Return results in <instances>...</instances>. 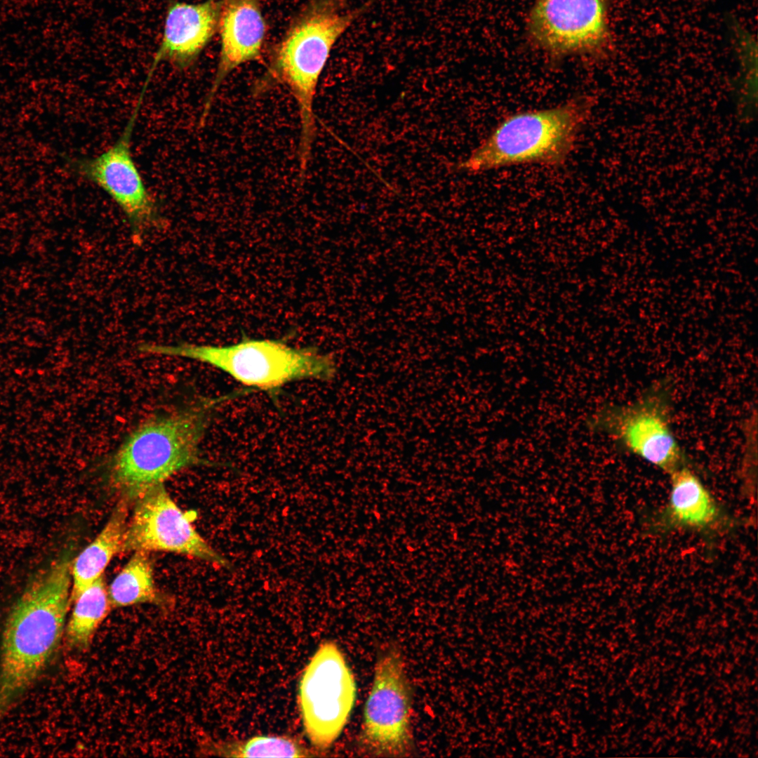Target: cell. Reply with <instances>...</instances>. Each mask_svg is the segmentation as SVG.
Instances as JSON below:
<instances>
[{
    "mask_svg": "<svg viewBox=\"0 0 758 758\" xmlns=\"http://www.w3.org/2000/svg\"><path fill=\"white\" fill-rule=\"evenodd\" d=\"M144 96L140 92L124 131L111 146L93 157L65 159L72 172L99 187L117 204L135 242L164 225L157 201L147 190L131 151L132 134Z\"/></svg>",
    "mask_w": 758,
    "mask_h": 758,
    "instance_id": "obj_8",
    "label": "cell"
},
{
    "mask_svg": "<svg viewBox=\"0 0 758 758\" xmlns=\"http://www.w3.org/2000/svg\"><path fill=\"white\" fill-rule=\"evenodd\" d=\"M72 561L65 554L38 573L13 604L0 646V719L50 664L65 635Z\"/></svg>",
    "mask_w": 758,
    "mask_h": 758,
    "instance_id": "obj_1",
    "label": "cell"
},
{
    "mask_svg": "<svg viewBox=\"0 0 758 758\" xmlns=\"http://www.w3.org/2000/svg\"><path fill=\"white\" fill-rule=\"evenodd\" d=\"M204 752L236 757H307L310 750L296 740L281 736H259L245 741L213 745L204 747Z\"/></svg>",
    "mask_w": 758,
    "mask_h": 758,
    "instance_id": "obj_18",
    "label": "cell"
},
{
    "mask_svg": "<svg viewBox=\"0 0 758 758\" xmlns=\"http://www.w3.org/2000/svg\"><path fill=\"white\" fill-rule=\"evenodd\" d=\"M138 349L206 364L253 391L275 392L291 383L305 380L328 382L338 372L331 354L315 348L293 347L281 340L244 338L228 345L144 343Z\"/></svg>",
    "mask_w": 758,
    "mask_h": 758,
    "instance_id": "obj_5",
    "label": "cell"
},
{
    "mask_svg": "<svg viewBox=\"0 0 758 758\" xmlns=\"http://www.w3.org/2000/svg\"><path fill=\"white\" fill-rule=\"evenodd\" d=\"M591 109L590 98L581 96L554 107L512 114L456 168L480 173L514 165H561Z\"/></svg>",
    "mask_w": 758,
    "mask_h": 758,
    "instance_id": "obj_4",
    "label": "cell"
},
{
    "mask_svg": "<svg viewBox=\"0 0 758 758\" xmlns=\"http://www.w3.org/2000/svg\"><path fill=\"white\" fill-rule=\"evenodd\" d=\"M608 0H534L526 21L531 45L553 59L601 57L611 48Z\"/></svg>",
    "mask_w": 758,
    "mask_h": 758,
    "instance_id": "obj_10",
    "label": "cell"
},
{
    "mask_svg": "<svg viewBox=\"0 0 758 758\" xmlns=\"http://www.w3.org/2000/svg\"><path fill=\"white\" fill-rule=\"evenodd\" d=\"M221 0L169 2L162 36L145 79L149 84L157 67L167 62L178 70L193 65L218 29Z\"/></svg>",
    "mask_w": 758,
    "mask_h": 758,
    "instance_id": "obj_13",
    "label": "cell"
},
{
    "mask_svg": "<svg viewBox=\"0 0 758 758\" xmlns=\"http://www.w3.org/2000/svg\"><path fill=\"white\" fill-rule=\"evenodd\" d=\"M671 399L669 385L660 383L629 404L601 406L587 417L585 426L670 474L685 463L672 429Z\"/></svg>",
    "mask_w": 758,
    "mask_h": 758,
    "instance_id": "obj_6",
    "label": "cell"
},
{
    "mask_svg": "<svg viewBox=\"0 0 758 758\" xmlns=\"http://www.w3.org/2000/svg\"><path fill=\"white\" fill-rule=\"evenodd\" d=\"M147 552H135L107 588L112 608L149 604L168 606L170 600L157 587Z\"/></svg>",
    "mask_w": 758,
    "mask_h": 758,
    "instance_id": "obj_17",
    "label": "cell"
},
{
    "mask_svg": "<svg viewBox=\"0 0 758 758\" xmlns=\"http://www.w3.org/2000/svg\"><path fill=\"white\" fill-rule=\"evenodd\" d=\"M127 524V501L123 499L100 533L72 561L70 600L101 577L112 558L123 551Z\"/></svg>",
    "mask_w": 758,
    "mask_h": 758,
    "instance_id": "obj_15",
    "label": "cell"
},
{
    "mask_svg": "<svg viewBox=\"0 0 758 758\" xmlns=\"http://www.w3.org/2000/svg\"><path fill=\"white\" fill-rule=\"evenodd\" d=\"M412 691L401 652L393 646L381 651L364 707L359 743L366 754L405 757L413 749Z\"/></svg>",
    "mask_w": 758,
    "mask_h": 758,
    "instance_id": "obj_7",
    "label": "cell"
},
{
    "mask_svg": "<svg viewBox=\"0 0 758 758\" xmlns=\"http://www.w3.org/2000/svg\"><path fill=\"white\" fill-rule=\"evenodd\" d=\"M371 3L350 10L346 0H309L275 50L267 74L284 84L296 102L302 166L310 161L315 137L314 102L319 77L335 44Z\"/></svg>",
    "mask_w": 758,
    "mask_h": 758,
    "instance_id": "obj_3",
    "label": "cell"
},
{
    "mask_svg": "<svg viewBox=\"0 0 758 758\" xmlns=\"http://www.w3.org/2000/svg\"><path fill=\"white\" fill-rule=\"evenodd\" d=\"M218 29L220 36L219 60L204 100L201 125L227 77L240 65L257 60L261 55L266 30L261 0H221Z\"/></svg>",
    "mask_w": 758,
    "mask_h": 758,
    "instance_id": "obj_12",
    "label": "cell"
},
{
    "mask_svg": "<svg viewBox=\"0 0 758 758\" xmlns=\"http://www.w3.org/2000/svg\"><path fill=\"white\" fill-rule=\"evenodd\" d=\"M135 500L123 551L173 552L230 566L196 530L197 513L180 508L163 484L148 488Z\"/></svg>",
    "mask_w": 758,
    "mask_h": 758,
    "instance_id": "obj_11",
    "label": "cell"
},
{
    "mask_svg": "<svg viewBox=\"0 0 758 758\" xmlns=\"http://www.w3.org/2000/svg\"><path fill=\"white\" fill-rule=\"evenodd\" d=\"M670 475L671 491L663 522L674 528L712 526L718 519L719 508L696 474L684 463Z\"/></svg>",
    "mask_w": 758,
    "mask_h": 758,
    "instance_id": "obj_14",
    "label": "cell"
},
{
    "mask_svg": "<svg viewBox=\"0 0 758 758\" xmlns=\"http://www.w3.org/2000/svg\"><path fill=\"white\" fill-rule=\"evenodd\" d=\"M241 394L199 399L140 422L109 460L111 486L130 500L185 468L208 464L201 458L199 446L212 413Z\"/></svg>",
    "mask_w": 758,
    "mask_h": 758,
    "instance_id": "obj_2",
    "label": "cell"
},
{
    "mask_svg": "<svg viewBox=\"0 0 758 758\" xmlns=\"http://www.w3.org/2000/svg\"><path fill=\"white\" fill-rule=\"evenodd\" d=\"M72 611L67 620L65 640L67 646L86 651L112 608L103 575L70 600Z\"/></svg>",
    "mask_w": 758,
    "mask_h": 758,
    "instance_id": "obj_16",
    "label": "cell"
},
{
    "mask_svg": "<svg viewBox=\"0 0 758 758\" xmlns=\"http://www.w3.org/2000/svg\"><path fill=\"white\" fill-rule=\"evenodd\" d=\"M298 701L305 732L324 750L340 736L353 710L357 683L337 644H320L301 676Z\"/></svg>",
    "mask_w": 758,
    "mask_h": 758,
    "instance_id": "obj_9",
    "label": "cell"
}]
</instances>
